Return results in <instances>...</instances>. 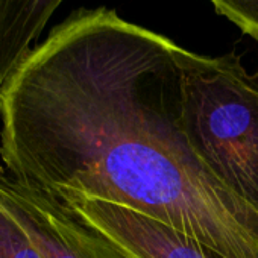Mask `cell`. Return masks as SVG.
Masks as SVG:
<instances>
[{"instance_id":"obj_1","label":"cell","mask_w":258,"mask_h":258,"mask_svg":"<svg viewBox=\"0 0 258 258\" xmlns=\"http://www.w3.org/2000/svg\"><path fill=\"white\" fill-rule=\"evenodd\" d=\"M187 53L114 10L75 11L0 84V157L61 202L106 201L223 258H258V213L185 134Z\"/></svg>"},{"instance_id":"obj_2","label":"cell","mask_w":258,"mask_h":258,"mask_svg":"<svg viewBox=\"0 0 258 258\" xmlns=\"http://www.w3.org/2000/svg\"><path fill=\"white\" fill-rule=\"evenodd\" d=\"M185 134L213 175L258 213V67L235 53H187Z\"/></svg>"},{"instance_id":"obj_3","label":"cell","mask_w":258,"mask_h":258,"mask_svg":"<svg viewBox=\"0 0 258 258\" xmlns=\"http://www.w3.org/2000/svg\"><path fill=\"white\" fill-rule=\"evenodd\" d=\"M0 204L25 228L43 258H129L56 198L10 173H0Z\"/></svg>"},{"instance_id":"obj_4","label":"cell","mask_w":258,"mask_h":258,"mask_svg":"<svg viewBox=\"0 0 258 258\" xmlns=\"http://www.w3.org/2000/svg\"><path fill=\"white\" fill-rule=\"evenodd\" d=\"M62 204L109 237L129 258H223L191 237L126 207L99 199Z\"/></svg>"},{"instance_id":"obj_5","label":"cell","mask_w":258,"mask_h":258,"mask_svg":"<svg viewBox=\"0 0 258 258\" xmlns=\"http://www.w3.org/2000/svg\"><path fill=\"white\" fill-rule=\"evenodd\" d=\"M64 0H0V84L35 47Z\"/></svg>"},{"instance_id":"obj_6","label":"cell","mask_w":258,"mask_h":258,"mask_svg":"<svg viewBox=\"0 0 258 258\" xmlns=\"http://www.w3.org/2000/svg\"><path fill=\"white\" fill-rule=\"evenodd\" d=\"M0 258H43L25 228L0 204Z\"/></svg>"},{"instance_id":"obj_7","label":"cell","mask_w":258,"mask_h":258,"mask_svg":"<svg viewBox=\"0 0 258 258\" xmlns=\"http://www.w3.org/2000/svg\"><path fill=\"white\" fill-rule=\"evenodd\" d=\"M217 14L258 41V0H210Z\"/></svg>"}]
</instances>
